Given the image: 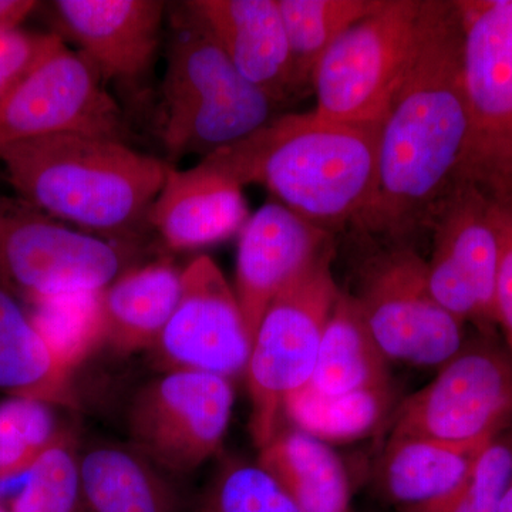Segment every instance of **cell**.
<instances>
[{"mask_svg": "<svg viewBox=\"0 0 512 512\" xmlns=\"http://www.w3.org/2000/svg\"><path fill=\"white\" fill-rule=\"evenodd\" d=\"M0 512H9V511L5 510V508H3L2 505H0Z\"/></svg>", "mask_w": 512, "mask_h": 512, "instance_id": "cell-36", "label": "cell"}, {"mask_svg": "<svg viewBox=\"0 0 512 512\" xmlns=\"http://www.w3.org/2000/svg\"><path fill=\"white\" fill-rule=\"evenodd\" d=\"M392 404L390 386L346 394H322L309 384L284 403L295 429L323 443L362 439L379 426Z\"/></svg>", "mask_w": 512, "mask_h": 512, "instance_id": "cell-25", "label": "cell"}, {"mask_svg": "<svg viewBox=\"0 0 512 512\" xmlns=\"http://www.w3.org/2000/svg\"><path fill=\"white\" fill-rule=\"evenodd\" d=\"M380 127L309 113L279 116L201 164L244 188L265 187L296 215L333 234L355 224L373 197Z\"/></svg>", "mask_w": 512, "mask_h": 512, "instance_id": "cell-2", "label": "cell"}, {"mask_svg": "<svg viewBox=\"0 0 512 512\" xmlns=\"http://www.w3.org/2000/svg\"><path fill=\"white\" fill-rule=\"evenodd\" d=\"M202 512H302L279 481L261 464L235 463L214 478Z\"/></svg>", "mask_w": 512, "mask_h": 512, "instance_id": "cell-30", "label": "cell"}, {"mask_svg": "<svg viewBox=\"0 0 512 512\" xmlns=\"http://www.w3.org/2000/svg\"><path fill=\"white\" fill-rule=\"evenodd\" d=\"M137 242L64 224L19 197L0 194V288L39 306L99 293L133 269Z\"/></svg>", "mask_w": 512, "mask_h": 512, "instance_id": "cell-5", "label": "cell"}, {"mask_svg": "<svg viewBox=\"0 0 512 512\" xmlns=\"http://www.w3.org/2000/svg\"><path fill=\"white\" fill-rule=\"evenodd\" d=\"M332 248L272 301L252 340L247 372L251 431L261 450L278 433L284 403L309 384L326 323L340 289L330 269Z\"/></svg>", "mask_w": 512, "mask_h": 512, "instance_id": "cell-8", "label": "cell"}, {"mask_svg": "<svg viewBox=\"0 0 512 512\" xmlns=\"http://www.w3.org/2000/svg\"><path fill=\"white\" fill-rule=\"evenodd\" d=\"M464 29L467 136L454 178L512 202V0H457Z\"/></svg>", "mask_w": 512, "mask_h": 512, "instance_id": "cell-6", "label": "cell"}, {"mask_svg": "<svg viewBox=\"0 0 512 512\" xmlns=\"http://www.w3.org/2000/svg\"><path fill=\"white\" fill-rule=\"evenodd\" d=\"M248 220L242 188L201 163L185 171L168 165L147 215V224L175 251L218 244L241 232Z\"/></svg>", "mask_w": 512, "mask_h": 512, "instance_id": "cell-18", "label": "cell"}, {"mask_svg": "<svg viewBox=\"0 0 512 512\" xmlns=\"http://www.w3.org/2000/svg\"><path fill=\"white\" fill-rule=\"evenodd\" d=\"M64 434L57 430L52 403L10 397L0 404V481L28 473Z\"/></svg>", "mask_w": 512, "mask_h": 512, "instance_id": "cell-27", "label": "cell"}, {"mask_svg": "<svg viewBox=\"0 0 512 512\" xmlns=\"http://www.w3.org/2000/svg\"><path fill=\"white\" fill-rule=\"evenodd\" d=\"M434 249L427 262L431 295L454 318L474 323L491 335L498 239L491 221V200L468 185H456L431 218Z\"/></svg>", "mask_w": 512, "mask_h": 512, "instance_id": "cell-13", "label": "cell"}, {"mask_svg": "<svg viewBox=\"0 0 512 512\" xmlns=\"http://www.w3.org/2000/svg\"><path fill=\"white\" fill-rule=\"evenodd\" d=\"M491 221L498 239L495 320L503 330L512 357V202L491 201Z\"/></svg>", "mask_w": 512, "mask_h": 512, "instance_id": "cell-33", "label": "cell"}, {"mask_svg": "<svg viewBox=\"0 0 512 512\" xmlns=\"http://www.w3.org/2000/svg\"><path fill=\"white\" fill-rule=\"evenodd\" d=\"M485 340L464 345L394 417L392 436L487 444L512 420V357Z\"/></svg>", "mask_w": 512, "mask_h": 512, "instance_id": "cell-9", "label": "cell"}, {"mask_svg": "<svg viewBox=\"0 0 512 512\" xmlns=\"http://www.w3.org/2000/svg\"><path fill=\"white\" fill-rule=\"evenodd\" d=\"M234 406L227 377L174 370L148 383L128 413L133 450L148 463L188 474L218 453Z\"/></svg>", "mask_w": 512, "mask_h": 512, "instance_id": "cell-11", "label": "cell"}, {"mask_svg": "<svg viewBox=\"0 0 512 512\" xmlns=\"http://www.w3.org/2000/svg\"><path fill=\"white\" fill-rule=\"evenodd\" d=\"M60 134L123 143L128 134L97 67L64 42L0 101V148Z\"/></svg>", "mask_w": 512, "mask_h": 512, "instance_id": "cell-12", "label": "cell"}, {"mask_svg": "<svg viewBox=\"0 0 512 512\" xmlns=\"http://www.w3.org/2000/svg\"><path fill=\"white\" fill-rule=\"evenodd\" d=\"M181 291L183 271L170 262H153L119 276L99 295L101 342L121 355L154 348Z\"/></svg>", "mask_w": 512, "mask_h": 512, "instance_id": "cell-20", "label": "cell"}, {"mask_svg": "<svg viewBox=\"0 0 512 512\" xmlns=\"http://www.w3.org/2000/svg\"><path fill=\"white\" fill-rule=\"evenodd\" d=\"M387 362L355 296L340 292L323 332L309 386L322 394L390 386Z\"/></svg>", "mask_w": 512, "mask_h": 512, "instance_id": "cell-22", "label": "cell"}, {"mask_svg": "<svg viewBox=\"0 0 512 512\" xmlns=\"http://www.w3.org/2000/svg\"><path fill=\"white\" fill-rule=\"evenodd\" d=\"M9 512H82L79 456L67 434L30 468Z\"/></svg>", "mask_w": 512, "mask_h": 512, "instance_id": "cell-29", "label": "cell"}, {"mask_svg": "<svg viewBox=\"0 0 512 512\" xmlns=\"http://www.w3.org/2000/svg\"><path fill=\"white\" fill-rule=\"evenodd\" d=\"M383 0H278L293 77L299 92L311 84L313 69L343 33L380 8Z\"/></svg>", "mask_w": 512, "mask_h": 512, "instance_id": "cell-26", "label": "cell"}, {"mask_svg": "<svg viewBox=\"0 0 512 512\" xmlns=\"http://www.w3.org/2000/svg\"><path fill=\"white\" fill-rule=\"evenodd\" d=\"M355 298L387 360L441 367L466 345L464 323L433 298L427 262L410 245L377 255Z\"/></svg>", "mask_w": 512, "mask_h": 512, "instance_id": "cell-10", "label": "cell"}, {"mask_svg": "<svg viewBox=\"0 0 512 512\" xmlns=\"http://www.w3.org/2000/svg\"><path fill=\"white\" fill-rule=\"evenodd\" d=\"M329 248L332 234L278 201L249 217L239 232L235 295L251 342L276 296Z\"/></svg>", "mask_w": 512, "mask_h": 512, "instance_id": "cell-16", "label": "cell"}, {"mask_svg": "<svg viewBox=\"0 0 512 512\" xmlns=\"http://www.w3.org/2000/svg\"><path fill=\"white\" fill-rule=\"evenodd\" d=\"M82 512H177V501L136 450L96 446L79 457Z\"/></svg>", "mask_w": 512, "mask_h": 512, "instance_id": "cell-23", "label": "cell"}, {"mask_svg": "<svg viewBox=\"0 0 512 512\" xmlns=\"http://www.w3.org/2000/svg\"><path fill=\"white\" fill-rule=\"evenodd\" d=\"M0 178H2V173H0Z\"/></svg>", "mask_w": 512, "mask_h": 512, "instance_id": "cell-37", "label": "cell"}, {"mask_svg": "<svg viewBox=\"0 0 512 512\" xmlns=\"http://www.w3.org/2000/svg\"><path fill=\"white\" fill-rule=\"evenodd\" d=\"M259 464L302 512H352L348 473L323 441L298 429L278 431L261 448Z\"/></svg>", "mask_w": 512, "mask_h": 512, "instance_id": "cell-21", "label": "cell"}, {"mask_svg": "<svg viewBox=\"0 0 512 512\" xmlns=\"http://www.w3.org/2000/svg\"><path fill=\"white\" fill-rule=\"evenodd\" d=\"M487 444L390 437L379 466L380 491L403 512L440 507L466 483Z\"/></svg>", "mask_w": 512, "mask_h": 512, "instance_id": "cell-19", "label": "cell"}, {"mask_svg": "<svg viewBox=\"0 0 512 512\" xmlns=\"http://www.w3.org/2000/svg\"><path fill=\"white\" fill-rule=\"evenodd\" d=\"M500 512H512V483L508 487L507 493L504 495L503 503H501Z\"/></svg>", "mask_w": 512, "mask_h": 512, "instance_id": "cell-35", "label": "cell"}, {"mask_svg": "<svg viewBox=\"0 0 512 512\" xmlns=\"http://www.w3.org/2000/svg\"><path fill=\"white\" fill-rule=\"evenodd\" d=\"M512 483V440L498 436L478 454L476 463L447 503L420 512H500Z\"/></svg>", "mask_w": 512, "mask_h": 512, "instance_id": "cell-31", "label": "cell"}, {"mask_svg": "<svg viewBox=\"0 0 512 512\" xmlns=\"http://www.w3.org/2000/svg\"><path fill=\"white\" fill-rule=\"evenodd\" d=\"M247 82L284 106L299 93L278 0H190Z\"/></svg>", "mask_w": 512, "mask_h": 512, "instance_id": "cell-17", "label": "cell"}, {"mask_svg": "<svg viewBox=\"0 0 512 512\" xmlns=\"http://www.w3.org/2000/svg\"><path fill=\"white\" fill-rule=\"evenodd\" d=\"M281 104L247 82L184 3L173 13L161 137L171 157H208L279 117Z\"/></svg>", "mask_w": 512, "mask_h": 512, "instance_id": "cell-4", "label": "cell"}, {"mask_svg": "<svg viewBox=\"0 0 512 512\" xmlns=\"http://www.w3.org/2000/svg\"><path fill=\"white\" fill-rule=\"evenodd\" d=\"M39 8L42 3L35 0H0V32L22 28V23Z\"/></svg>", "mask_w": 512, "mask_h": 512, "instance_id": "cell-34", "label": "cell"}, {"mask_svg": "<svg viewBox=\"0 0 512 512\" xmlns=\"http://www.w3.org/2000/svg\"><path fill=\"white\" fill-rule=\"evenodd\" d=\"M463 49L458 3L424 0L416 49L380 126L375 191L353 224L359 231L410 245L453 190L467 136Z\"/></svg>", "mask_w": 512, "mask_h": 512, "instance_id": "cell-1", "label": "cell"}, {"mask_svg": "<svg viewBox=\"0 0 512 512\" xmlns=\"http://www.w3.org/2000/svg\"><path fill=\"white\" fill-rule=\"evenodd\" d=\"M69 375L60 367L32 316L0 288V392L57 403Z\"/></svg>", "mask_w": 512, "mask_h": 512, "instance_id": "cell-24", "label": "cell"}, {"mask_svg": "<svg viewBox=\"0 0 512 512\" xmlns=\"http://www.w3.org/2000/svg\"><path fill=\"white\" fill-rule=\"evenodd\" d=\"M99 295L64 296L37 306L39 313L32 316L57 363L69 376L101 343Z\"/></svg>", "mask_w": 512, "mask_h": 512, "instance_id": "cell-28", "label": "cell"}, {"mask_svg": "<svg viewBox=\"0 0 512 512\" xmlns=\"http://www.w3.org/2000/svg\"><path fill=\"white\" fill-rule=\"evenodd\" d=\"M0 163L16 197L74 228L131 242L168 170L123 141L84 134L10 144Z\"/></svg>", "mask_w": 512, "mask_h": 512, "instance_id": "cell-3", "label": "cell"}, {"mask_svg": "<svg viewBox=\"0 0 512 512\" xmlns=\"http://www.w3.org/2000/svg\"><path fill=\"white\" fill-rule=\"evenodd\" d=\"M46 8L50 32L72 43L104 82L136 89L150 74L160 45L164 2L55 0Z\"/></svg>", "mask_w": 512, "mask_h": 512, "instance_id": "cell-15", "label": "cell"}, {"mask_svg": "<svg viewBox=\"0 0 512 512\" xmlns=\"http://www.w3.org/2000/svg\"><path fill=\"white\" fill-rule=\"evenodd\" d=\"M251 346L235 291L210 256H198L183 271L180 302L154 348L175 370L229 379L247 370Z\"/></svg>", "mask_w": 512, "mask_h": 512, "instance_id": "cell-14", "label": "cell"}, {"mask_svg": "<svg viewBox=\"0 0 512 512\" xmlns=\"http://www.w3.org/2000/svg\"><path fill=\"white\" fill-rule=\"evenodd\" d=\"M424 0H383L350 26L313 69L315 111L325 119L380 127L419 40Z\"/></svg>", "mask_w": 512, "mask_h": 512, "instance_id": "cell-7", "label": "cell"}, {"mask_svg": "<svg viewBox=\"0 0 512 512\" xmlns=\"http://www.w3.org/2000/svg\"><path fill=\"white\" fill-rule=\"evenodd\" d=\"M62 43L52 32L23 28L0 32V101Z\"/></svg>", "mask_w": 512, "mask_h": 512, "instance_id": "cell-32", "label": "cell"}]
</instances>
